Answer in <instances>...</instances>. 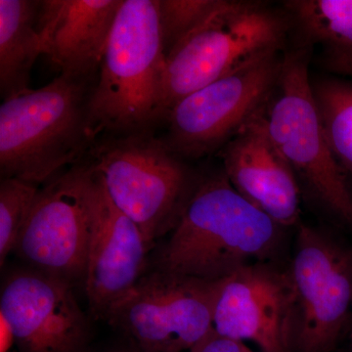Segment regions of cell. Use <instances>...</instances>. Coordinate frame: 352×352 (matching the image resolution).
Masks as SVG:
<instances>
[{
    "label": "cell",
    "instance_id": "1",
    "mask_svg": "<svg viewBox=\"0 0 352 352\" xmlns=\"http://www.w3.org/2000/svg\"><path fill=\"white\" fill-rule=\"evenodd\" d=\"M278 226L241 195L224 173L204 178L170 239L155 258V270L217 282L270 256Z\"/></svg>",
    "mask_w": 352,
    "mask_h": 352
},
{
    "label": "cell",
    "instance_id": "2",
    "mask_svg": "<svg viewBox=\"0 0 352 352\" xmlns=\"http://www.w3.org/2000/svg\"><path fill=\"white\" fill-rule=\"evenodd\" d=\"M94 82L64 75L0 106V175L38 185L80 163L97 138L90 113Z\"/></svg>",
    "mask_w": 352,
    "mask_h": 352
},
{
    "label": "cell",
    "instance_id": "3",
    "mask_svg": "<svg viewBox=\"0 0 352 352\" xmlns=\"http://www.w3.org/2000/svg\"><path fill=\"white\" fill-rule=\"evenodd\" d=\"M159 0H122L90 98L97 138L154 131L163 122L166 54Z\"/></svg>",
    "mask_w": 352,
    "mask_h": 352
},
{
    "label": "cell",
    "instance_id": "4",
    "mask_svg": "<svg viewBox=\"0 0 352 352\" xmlns=\"http://www.w3.org/2000/svg\"><path fill=\"white\" fill-rule=\"evenodd\" d=\"M85 160L150 250L173 232L200 182L154 131L100 136Z\"/></svg>",
    "mask_w": 352,
    "mask_h": 352
},
{
    "label": "cell",
    "instance_id": "5",
    "mask_svg": "<svg viewBox=\"0 0 352 352\" xmlns=\"http://www.w3.org/2000/svg\"><path fill=\"white\" fill-rule=\"evenodd\" d=\"M289 28L286 13L266 4L219 0L214 11L166 58L163 120L187 95L259 57L280 52Z\"/></svg>",
    "mask_w": 352,
    "mask_h": 352
},
{
    "label": "cell",
    "instance_id": "6",
    "mask_svg": "<svg viewBox=\"0 0 352 352\" xmlns=\"http://www.w3.org/2000/svg\"><path fill=\"white\" fill-rule=\"evenodd\" d=\"M310 51L300 44L283 55L279 82L266 109L268 129L300 190L352 228V190L329 144L315 103L308 72Z\"/></svg>",
    "mask_w": 352,
    "mask_h": 352
},
{
    "label": "cell",
    "instance_id": "7",
    "mask_svg": "<svg viewBox=\"0 0 352 352\" xmlns=\"http://www.w3.org/2000/svg\"><path fill=\"white\" fill-rule=\"evenodd\" d=\"M94 187V171L83 160L38 190L13 251L25 266L73 287L85 283Z\"/></svg>",
    "mask_w": 352,
    "mask_h": 352
},
{
    "label": "cell",
    "instance_id": "8",
    "mask_svg": "<svg viewBox=\"0 0 352 352\" xmlns=\"http://www.w3.org/2000/svg\"><path fill=\"white\" fill-rule=\"evenodd\" d=\"M282 59L280 52L264 55L178 101L166 116L164 142L182 159L222 149L267 108L279 82Z\"/></svg>",
    "mask_w": 352,
    "mask_h": 352
},
{
    "label": "cell",
    "instance_id": "9",
    "mask_svg": "<svg viewBox=\"0 0 352 352\" xmlns=\"http://www.w3.org/2000/svg\"><path fill=\"white\" fill-rule=\"evenodd\" d=\"M217 282L154 268L111 307L105 320L139 351H191L214 330Z\"/></svg>",
    "mask_w": 352,
    "mask_h": 352
},
{
    "label": "cell",
    "instance_id": "10",
    "mask_svg": "<svg viewBox=\"0 0 352 352\" xmlns=\"http://www.w3.org/2000/svg\"><path fill=\"white\" fill-rule=\"evenodd\" d=\"M295 289V344L300 352H330L352 308V249L300 226L289 273Z\"/></svg>",
    "mask_w": 352,
    "mask_h": 352
},
{
    "label": "cell",
    "instance_id": "11",
    "mask_svg": "<svg viewBox=\"0 0 352 352\" xmlns=\"http://www.w3.org/2000/svg\"><path fill=\"white\" fill-rule=\"evenodd\" d=\"M296 302L289 274L254 263L217 282L212 329L252 342L261 352H289L295 342Z\"/></svg>",
    "mask_w": 352,
    "mask_h": 352
},
{
    "label": "cell",
    "instance_id": "12",
    "mask_svg": "<svg viewBox=\"0 0 352 352\" xmlns=\"http://www.w3.org/2000/svg\"><path fill=\"white\" fill-rule=\"evenodd\" d=\"M0 295L20 352H85L89 324L72 285L22 266L7 273Z\"/></svg>",
    "mask_w": 352,
    "mask_h": 352
},
{
    "label": "cell",
    "instance_id": "13",
    "mask_svg": "<svg viewBox=\"0 0 352 352\" xmlns=\"http://www.w3.org/2000/svg\"><path fill=\"white\" fill-rule=\"evenodd\" d=\"M94 175V228L83 286L92 316L105 320L111 307L147 272L150 249L140 229L113 205Z\"/></svg>",
    "mask_w": 352,
    "mask_h": 352
},
{
    "label": "cell",
    "instance_id": "14",
    "mask_svg": "<svg viewBox=\"0 0 352 352\" xmlns=\"http://www.w3.org/2000/svg\"><path fill=\"white\" fill-rule=\"evenodd\" d=\"M266 109L222 148L223 173L245 200L278 226H291L298 219L302 190L271 138Z\"/></svg>",
    "mask_w": 352,
    "mask_h": 352
},
{
    "label": "cell",
    "instance_id": "15",
    "mask_svg": "<svg viewBox=\"0 0 352 352\" xmlns=\"http://www.w3.org/2000/svg\"><path fill=\"white\" fill-rule=\"evenodd\" d=\"M122 0H41L36 30L43 54L60 75L96 80Z\"/></svg>",
    "mask_w": 352,
    "mask_h": 352
},
{
    "label": "cell",
    "instance_id": "16",
    "mask_svg": "<svg viewBox=\"0 0 352 352\" xmlns=\"http://www.w3.org/2000/svg\"><path fill=\"white\" fill-rule=\"evenodd\" d=\"M285 7L302 44L319 46L326 68L352 76V0H292Z\"/></svg>",
    "mask_w": 352,
    "mask_h": 352
},
{
    "label": "cell",
    "instance_id": "17",
    "mask_svg": "<svg viewBox=\"0 0 352 352\" xmlns=\"http://www.w3.org/2000/svg\"><path fill=\"white\" fill-rule=\"evenodd\" d=\"M39 1L0 0V94L4 100L30 88L32 66L43 55L36 30Z\"/></svg>",
    "mask_w": 352,
    "mask_h": 352
},
{
    "label": "cell",
    "instance_id": "18",
    "mask_svg": "<svg viewBox=\"0 0 352 352\" xmlns=\"http://www.w3.org/2000/svg\"><path fill=\"white\" fill-rule=\"evenodd\" d=\"M311 85L331 149L347 175H352V80L327 78Z\"/></svg>",
    "mask_w": 352,
    "mask_h": 352
},
{
    "label": "cell",
    "instance_id": "19",
    "mask_svg": "<svg viewBox=\"0 0 352 352\" xmlns=\"http://www.w3.org/2000/svg\"><path fill=\"white\" fill-rule=\"evenodd\" d=\"M38 186L18 178H1L0 182V264L13 252L24 227Z\"/></svg>",
    "mask_w": 352,
    "mask_h": 352
},
{
    "label": "cell",
    "instance_id": "20",
    "mask_svg": "<svg viewBox=\"0 0 352 352\" xmlns=\"http://www.w3.org/2000/svg\"><path fill=\"white\" fill-rule=\"evenodd\" d=\"M219 0H159V22L166 58L214 11Z\"/></svg>",
    "mask_w": 352,
    "mask_h": 352
},
{
    "label": "cell",
    "instance_id": "21",
    "mask_svg": "<svg viewBox=\"0 0 352 352\" xmlns=\"http://www.w3.org/2000/svg\"><path fill=\"white\" fill-rule=\"evenodd\" d=\"M190 352H258L252 351L245 342L217 335L214 330ZM261 352V351H258Z\"/></svg>",
    "mask_w": 352,
    "mask_h": 352
},
{
    "label": "cell",
    "instance_id": "22",
    "mask_svg": "<svg viewBox=\"0 0 352 352\" xmlns=\"http://www.w3.org/2000/svg\"><path fill=\"white\" fill-rule=\"evenodd\" d=\"M16 346L12 329L4 317L0 316V352H11Z\"/></svg>",
    "mask_w": 352,
    "mask_h": 352
},
{
    "label": "cell",
    "instance_id": "23",
    "mask_svg": "<svg viewBox=\"0 0 352 352\" xmlns=\"http://www.w3.org/2000/svg\"><path fill=\"white\" fill-rule=\"evenodd\" d=\"M122 352H129V351H122ZM129 352H141V351H139L138 349H135V351H129Z\"/></svg>",
    "mask_w": 352,
    "mask_h": 352
},
{
    "label": "cell",
    "instance_id": "24",
    "mask_svg": "<svg viewBox=\"0 0 352 352\" xmlns=\"http://www.w3.org/2000/svg\"><path fill=\"white\" fill-rule=\"evenodd\" d=\"M351 342H352V333H351Z\"/></svg>",
    "mask_w": 352,
    "mask_h": 352
}]
</instances>
